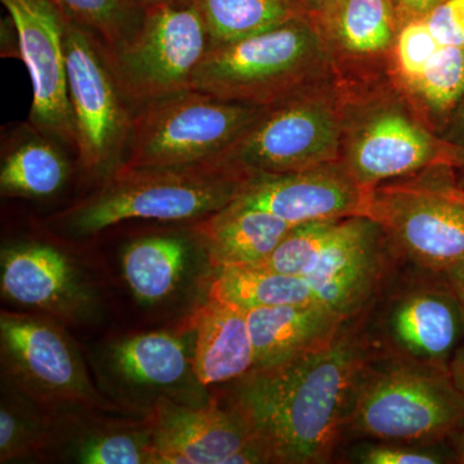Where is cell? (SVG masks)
<instances>
[{"mask_svg":"<svg viewBox=\"0 0 464 464\" xmlns=\"http://www.w3.org/2000/svg\"><path fill=\"white\" fill-rule=\"evenodd\" d=\"M369 356L368 337L348 320L325 346L232 381L228 408L267 463H331Z\"/></svg>","mask_w":464,"mask_h":464,"instance_id":"1","label":"cell"},{"mask_svg":"<svg viewBox=\"0 0 464 464\" xmlns=\"http://www.w3.org/2000/svg\"><path fill=\"white\" fill-rule=\"evenodd\" d=\"M337 58L314 17H299L240 41L209 47L192 90L268 108L337 78Z\"/></svg>","mask_w":464,"mask_h":464,"instance_id":"2","label":"cell"},{"mask_svg":"<svg viewBox=\"0 0 464 464\" xmlns=\"http://www.w3.org/2000/svg\"><path fill=\"white\" fill-rule=\"evenodd\" d=\"M249 173L221 160L170 168H119L66 222L79 235L127 219L185 221L213 216L239 197Z\"/></svg>","mask_w":464,"mask_h":464,"instance_id":"3","label":"cell"},{"mask_svg":"<svg viewBox=\"0 0 464 464\" xmlns=\"http://www.w3.org/2000/svg\"><path fill=\"white\" fill-rule=\"evenodd\" d=\"M464 423V399L447 372L390 357L366 364L348 405L344 432L375 441L439 444Z\"/></svg>","mask_w":464,"mask_h":464,"instance_id":"4","label":"cell"},{"mask_svg":"<svg viewBox=\"0 0 464 464\" xmlns=\"http://www.w3.org/2000/svg\"><path fill=\"white\" fill-rule=\"evenodd\" d=\"M362 100L347 93L342 161L365 190L435 168L463 169L464 149L424 121L398 90Z\"/></svg>","mask_w":464,"mask_h":464,"instance_id":"5","label":"cell"},{"mask_svg":"<svg viewBox=\"0 0 464 464\" xmlns=\"http://www.w3.org/2000/svg\"><path fill=\"white\" fill-rule=\"evenodd\" d=\"M347 91L337 78L265 108L219 160L249 174L299 172L342 160Z\"/></svg>","mask_w":464,"mask_h":464,"instance_id":"6","label":"cell"},{"mask_svg":"<svg viewBox=\"0 0 464 464\" xmlns=\"http://www.w3.org/2000/svg\"><path fill=\"white\" fill-rule=\"evenodd\" d=\"M265 108L188 90L142 103L133 115L125 168L219 160Z\"/></svg>","mask_w":464,"mask_h":464,"instance_id":"7","label":"cell"},{"mask_svg":"<svg viewBox=\"0 0 464 464\" xmlns=\"http://www.w3.org/2000/svg\"><path fill=\"white\" fill-rule=\"evenodd\" d=\"M451 172L436 168L431 179L378 186L369 200L366 216L427 273L445 274L464 262V188Z\"/></svg>","mask_w":464,"mask_h":464,"instance_id":"8","label":"cell"},{"mask_svg":"<svg viewBox=\"0 0 464 464\" xmlns=\"http://www.w3.org/2000/svg\"><path fill=\"white\" fill-rule=\"evenodd\" d=\"M145 9L137 32L106 53L127 100L139 103L192 90L195 72L210 47L209 33L194 2Z\"/></svg>","mask_w":464,"mask_h":464,"instance_id":"9","label":"cell"},{"mask_svg":"<svg viewBox=\"0 0 464 464\" xmlns=\"http://www.w3.org/2000/svg\"><path fill=\"white\" fill-rule=\"evenodd\" d=\"M67 93L79 161L106 179L124 164L133 115L99 41L72 21L65 30Z\"/></svg>","mask_w":464,"mask_h":464,"instance_id":"10","label":"cell"},{"mask_svg":"<svg viewBox=\"0 0 464 464\" xmlns=\"http://www.w3.org/2000/svg\"><path fill=\"white\" fill-rule=\"evenodd\" d=\"M386 235L366 215L295 226L264 264L274 273L308 277L372 298L383 274Z\"/></svg>","mask_w":464,"mask_h":464,"instance_id":"11","label":"cell"},{"mask_svg":"<svg viewBox=\"0 0 464 464\" xmlns=\"http://www.w3.org/2000/svg\"><path fill=\"white\" fill-rule=\"evenodd\" d=\"M391 357L447 372L464 341V314L445 274L400 289L377 323Z\"/></svg>","mask_w":464,"mask_h":464,"instance_id":"12","label":"cell"},{"mask_svg":"<svg viewBox=\"0 0 464 464\" xmlns=\"http://www.w3.org/2000/svg\"><path fill=\"white\" fill-rule=\"evenodd\" d=\"M16 30L18 51L33 87L35 130L75 146L67 93L66 18L53 0H2Z\"/></svg>","mask_w":464,"mask_h":464,"instance_id":"13","label":"cell"},{"mask_svg":"<svg viewBox=\"0 0 464 464\" xmlns=\"http://www.w3.org/2000/svg\"><path fill=\"white\" fill-rule=\"evenodd\" d=\"M371 194L340 160L299 172L250 174L234 203L297 226L366 215Z\"/></svg>","mask_w":464,"mask_h":464,"instance_id":"14","label":"cell"},{"mask_svg":"<svg viewBox=\"0 0 464 464\" xmlns=\"http://www.w3.org/2000/svg\"><path fill=\"white\" fill-rule=\"evenodd\" d=\"M149 439L150 464H231L253 442L237 414L216 402L199 409L159 402Z\"/></svg>","mask_w":464,"mask_h":464,"instance_id":"15","label":"cell"},{"mask_svg":"<svg viewBox=\"0 0 464 464\" xmlns=\"http://www.w3.org/2000/svg\"><path fill=\"white\" fill-rule=\"evenodd\" d=\"M3 353L35 389L57 398H91V386L74 350L56 328L26 317L3 315Z\"/></svg>","mask_w":464,"mask_h":464,"instance_id":"16","label":"cell"},{"mask_svg":"<svg viewBox=\"0 0 464 464\" xmlns=\"http://www.w3.org/2000/svg\"><path fill=\"white\" fill-rule=\"evenodd\" d=\"M208 298L243 311L274 306H324L355 317L368 304L343 286L326 285L304 276L274 273L261 267L217 268Z\"/></svg>","mask_w":464,"mask_h":464,"instance_id":"17","label":"cell"},{"mask_svg":"<svg viewBox=\"0 0 464 464\" xmlns=\"http://www.w3.org/2000/svg\"><path fill=\"white\" fill-rule=\"evenodd\" d=\"M255 368L279 364L328 344L351 317L329 307L274 306L246 311Z\"/></svg>","mask_w":464,"mask_h":464,"instance_id":"18","label":"cell"},{"mask_svg":"<svg viewBox=\"0 0 464 464\" xmlns=\"http://www.w3.org/2000/svg\"><path fill=\"white\" fill-rule=\"evenodd\" d=\"M192 373L203 386L239 380L255 368L246 311L209 299L195 314Z\"/></svg>","mask_w":464,"mask_h":464,"instance_id":"19","label":"cell"},{"mask_svg":"<svg viewBox=\"0 0 464 464\" xmlns=\"http://www.w3.org/2000/svg\"><path fill=\"white\" fill-rule=\"evenodd\" d=\"M295 226L259 208L232 203L210 216L200 232L208 258L217 268L264 264Z\"/></svg>","mask_w":464,"mask_h":464,"instance_id":"20","label":"cell"},{"mask_svg":"<svg viewBox=\"0 0 464 464\" xmlns=\"http://www.w3.org/2000/svg\"><path fill=\"white\" fill-rule=\"evenodd\" d=\"M316 21L335 56L338 52L353 60L389 53L400 27L391 0H329Z\"/></svg>","mask_w":464,"mask_h":464,"instance_id":"21","label":"cell"},{"mask_svg":"<svg viewBox=\"0 0 464 464\" xmlns=\"http://www.w3.org/2000/svg\"><path fill=\"white\" fill-rule=\"evenodd\" d=\"M74 275L67 259L47 246H27L5 252L2 290L24 306L50 308L70 297Z\"/></svg>","mask_w":464,"mask_h":464,"instance_id":"22","label":"cell"},{"mask_svg":"<svg viewBox=\"0 0 464 464\" xmlns=\"http://www.w3.org/2000/svg\"><path fill=\"white\" fill-rule=\"evenodd\" d=\"M210 47L240 41L299 17H313L297 0H194Z\"/></svg>","mask_w":464,"mask_h":464,"instance_id":"23","label":"cell"},{"mask_svg":"<svg viewBox=\"0 0 464 464\" xmlns=\"http://www.w3.org/2000/svg\"><path fill=\"white\" fill-rule=\"evenodd\" d=\"M112 360L124 378L145 386H172L188 369L182 341L161 332L136 335L116 344Z\"/></svg>","mask_w":464,"mask_h":464,"instance_id":"24","label":"cell"},{"mask_svg":"<svg viewBox=\"0 0 464 464\" xmlns=\"http://www.w3.org/2000/svg\"><path fill=\"white\" fill-rule=\"evenodd\" d=\"M185 259L182 240L149 237L136 241L123 256L125 280L140 301L154 304L173 292Z\"/></svg>","mask_w":464,"mask_h":464,"instance_id":"25","label":"cell"},{"mask_svg":"<svg viewBox=\"0 0 464 464\" xmlns=\"http://www.w3.org/2000/svg\"><path fill=\"white\" fill-rule=\"evenodd\" d=\"M400 92L440 133L464 94V48L441 45L422 75Z\"/></svg>","mask_w":464,"mask_h":464,"instance_id":"26","label":"cell"},{"mask_svg":"<svg viewBox=\"0 0 464 464\" xmlns=\"http://www.w3.org/2000/svg\"><path fill=\"white\" fill-rule=\"evenodd\" d=\"M67 164L44 140H30L12 150L0 170V188L11 197L45 198L63 188Z\"/></svg>","mask_w":464,"mask_h":464,"instance_id":"27","label":"cell"},{"mask_svg":"<svg viewBox=\"0 0 464 464\" xmlns=\"http://www.w3.org/2000/svg\"><path fill=\"white\" fill-rule=\"evenodd\" d=\"M66 20L91 33L106 53L139 29L145 9L137 0H53Z\"/></svg>","mask_w":464,"mask_h":464,"instance_id":"28","label":"cell"},{"mask_svg":"<svg viewBox=\"0 0 464 464\" xmlns=\"http://www.w3.org/2000/svg\"><path fill=\"white\" fill-rule=\"evenodd\" d=\"M441 48L424 17L411 18L400 24L392 54L393 75L399 91L413 84L430 61Z\"/></svg>","mask_w":464,"mask_h":464,"instance_id":"29","label":"cell"},{"mask_svg":"<svg viewBox=\"0 0 464 464\" xmlns=\"http://www.w3.org/2000/svg\"><path fill=\"white\" fill-rule=\"evenodd\" d=\"M353 462L362 464H444L456 463L453 449L439 444L375 441L357 445Z\"/></svg>","mask_w":464,"mask_h":464,"instance_id":"30","label":"cell"},{"mask_svg":"<svg viewBox=\"0 0 464 464\" xmlns=\"http://www.w3.org/2000/svg\"><path fill=\"white\" fill-rule=\"evenodd\" d=\"M79 462L88 464L150 463V439H137L128 433L99 436L83 445Z\"/></svg>","mask_w":464,"mask_h":464,"instance_id":"31","label":"cell"},{"mask_svg":"<svg viewBox=\"0 0 464 464\" xmlns=\"http://www.w3.org/2000/svg\"><path fill=\"white\" fill-rule=\"evenodd\" d=\"M424 20L440 44L464 48V0H442Z\"/></svg>","mask_w":464,"mask_h":464,"instance_id":"32","label":"cell"},{"mask_svg":"<svg viewBox=\"0 0 464 464\" xmlns=\"http://www.w3.org/2000/svg\"><path fill=\"white\" fill-rule=\"evenodd\" d=\"M23 424L5 406L0 411V459L2 462L11 459L23 451Z\"/></svg>","mask_w":464,"mask_h":464,"instance_id":"33","label":"cell"},{"mask_svg":"<svg viewBox=\"0 0 464 464\" xmlns=\"http://www.w3.org/2000/svg\"><path fill=\"white\" fill-rule=\"evenodd\" d=\"M439 134L448 142L464 149V94Z\"/></svg>","mask_w":464,"mask_h":464,"instance_id":"34","label":"cell"},{"mask_svg":"<svg viewBox=\"0 0 464 464\" xmlns=\"http://www.w3.org/2000/svg\"><path fill=\"white\" fill-rule=\"evenodd\" d=\"M398 14L399 23L411 18L424 17L442 0H391Z\"/></svg>","mask_w":464,"mask_h":464,"instance_id":"35","label":"cell"},{"mask_svg":"<svg viewBox=\"0 0 464 464\" xmlns=\"http://www.w3.org/2000/svg\"><path fill=\"white\" fill-rule=\"evenodd\" d=\"M448 373L451 383L464 399V341L451 357Z\"/></svg>","mask_w":464,"mask_h":464,"instance_id":"36","label":"cell"},{"mask_svg":"<svg viewBox=\"0 0 464 464\" xmlns=\"http://www.w3.org/2000/svg\"><path fill=\"white\" fill-rule=\"evenodd\" d=\"M445 276L448 277L449 283L453 286L464 314V262H460L459 265L448 270Z\"/></svg>","mask_w":464,"mask_h":464,"instance_id":"37","label":"cell"},{"mask_svg":"<svg viewBox=\"0 0 464 464\" xmlns=\"http://www.w3.org/2000/svg\"><path fill=\"white\" fill-rule=\"evenodd\" d=\"M450 447L453 449L454 457H456V463L464 464V423L460 426L450 440Z\"/></svg>","mask_w":464,"mask_h":464,"instance_id":"38","label":"cell"},{"mask_svg":"<svg viewBox=\"0 0 464 464\" xmlns=\"http://www.w3.org/2000/svg\"><path fill=\"white\" fill-rule=\"evenodd\" d=\"M297 2L299 5H304L310 12L311 16L317 20V18L322 16L324 9L328 5L329 0H297Z\"/></svg>","mask_w":464,"mask_h":464,"instance_id":"39","label":"cell"},{"mask_svg":"<svg viewBox=\"0 0 464 464\" xmlns=\"http://www.w3.org/2000/svg\"><path fill=\"white\" fill-rule=\"evenodd\" d=\"M143 8L150 7V5H168V3H182V2H194V0H137Z\"/></svg>","mask_w":464,"mask_h":464,"instance_id":"40","label":"cell"}]
</instances>
